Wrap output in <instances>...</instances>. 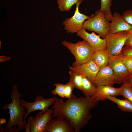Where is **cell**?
Segmentation results:
<instances>
[{"mask_svg": "<svg viewBox=\"0 0 132 132\" xmlns=\"http://www.w3.org/2000/svg\"><path fill=\"white\" fill-rule=\"evenodd\" d=\"M10 97L11 102L2 107L3 110H9V119L4 129L5 132H19L24 129V125L27 122L26 120H23L26 109L20 105L22 95L19 91L16 84L13 85Z\"/></svg>", "mask_w": 132, "mask_h": 132, "instance_id": "1", "label": "cell"}, {"mask_svg": "<svg viewBox=\"0 0 132 132\" xmlns=\"http://www.w3.org/2000/svg\"><path fill=\"white\" fill-rule=\"evenodd\" d=\"M62 98H58L51 109L52 118L62 117L66 119L73 128L75 132H79L92 118L80 114L70 109L64 103Z\"/></svg>", "mask_w": 132, "mask_h": 132, "instance_id": "2", "label": "cell"}, {"mask_svg": "<svg viewBox=\"0 0 132 132\" xmlns=\"http://www.w3.org/2000/svg\"><path fill=\"white\" fill-rule=\"evenodd\" d=\"M61 43L75 57V60L72 63L73 66L78 65L89 60L94 52L88 43L84 39L79 41L76 43L64 40Z\"/></svg>", "mask_w": 132, "mask_h": 132, "instance_id": "3", "label": "cell"}, {"mask_svg": "<svg viewBox=\"0 0 132 132\" xmlns=\"http://www.w3.org/2000/svg\"><path fill=\"white\" fill-rule=\"evenodd\" d=\"M82 28L95 32L102 39H105L110 31V23L106 18L100 9L84 21Z\"/></svg>", "mask_w": 132, "mask_h": 132, "instance_id": "4", "label": "cell"}, {"mask_svg": "<svg viewBox=\"0 0 132 132\" xmlns=\"http://www.w3.org/2000/svg\"><path fill=\"white\" fill-rule=\"evenodd\" d=\"M99 101L95 98L85 96L77 97L73 93L65 104L78 113L92 118L91 110L97 106Z\"/></svg>", "mask_w": 132, "mask_h": 132, "instance_id": "5", "label": "cell"}, {"mask_svg": "<svg viewBox=\"0 0 132 132\" xmlns=\"http://www.w3.org/2000/svg\"><path fill=\"white\" fill-rule=\"evenodd\" d=\"M127 38V31L112 33L110 31L105 38L106 49L109 55L116 56L121 54Z\"/></svg>", "mask_w": 132, "mask_h": 132, "instance_id": "6", "label": "cell"}, {"mask_svg": "<svg viewBox=\"0 0 132 132\" xmlns=\"http://www.w3.org/2000/svg\"><path fill=\"white\" fill-rule=\"evenodd\" d=\"M58 98L53 96L48 99H45L41 95H38L35 100L32 102H28L24 99H21L20 105L25 107L27 111L25 115L23 120L26 121V118L32 112L36 110H41L43 113L46 112L49 106L54 103Z\"/></svg>", "mask_w": 132, "mask_h": 132, "instance_id": "7", "label": "cell"}, {"mask_svg": "<svg viewBox=\"0 0 132 132\" xmlns=\"http://www.w3.org/2000/svg\"><path fill=\"white\" fill-rule=\"evenodd\" d=\"M83 0H79L76 3V10L73 15L66 18L62 23L64 29L67 33L71 34L77 33L81 28L84 21L90 17L80 12L79 10L80 5Z\"/></svg>", "mask_w": 132, "mask_h": 132, "instance_id": "8", "label": "cell"}, {"mask_svg": "<svg viewBox=\"0 0 132 132\" xmlns=\"http://www.w3.org/2000/svg\"><path fill=\"white\" fill-rule=\"evenodd\" d=\"M108 65L113 71L117 84L122 83L124 79L130 74L122 62L121 54L118 55H110Z\"/></svg>", "mask_w": 132, "mask_h": 132, "instance_id": "9", "label": "cell"}, {"mask_svg": "<svg viewBox=\"0 0 132 132\" xmlns=\"http://www.w3.org/2000/svg\"><path fill=\"white\" fill-rule=\"evenodd\" d=\"M77 36L86 40L94 51L105 49L106 48V39L101 38L94 32L89 33L85 29L81 28L76 33Z\"/></svg>", "mask_w": 132, "mask_h": 132, "instance_id": "10", "label": "cell"}, {"mask_svg": "<svg viewBox=\"0 0 132 132\" xmlns=\"http://www.w3.org/2000/svg\"><path fill=\"white\" fill-rule=\"evenodd\" d=\"M70 70L84 75L94 83L99 69L91 59L87 62L75 66H68Z\"/></svg>", "mask_w": 132, "mask_h": 132, "instance_id": "11", "label": "cell"}, {"mask_svg": "<svg viewBox=\"0 0 132 132\" xmlns=\"http://www.w3.org/2000/svg\"><path fill=\"white\" fill-rule=\"evenodd\" d=\"M52 110L49 109L45 112H38L34 117L30 124V132H44L47 123L52 118Z\"/></svg>", "mask_w": 132, "mask_h": 132, "instance_id": "12", "label": "cell"}, {"mask_svg": "<svg viewBox=\"0 0 132 132\" xmlns=\"http://www.w3.org/2000/svg\"><path fill=\"white\" fill-rule=\"evenodd\" d=\"M74 130L67 120L62 117L51 118L44 132H74Z\"/></svg>", "mask_w": 132, "mask_h": 132, "instance_id": "13", "label": "cell"}, {"mask_svg": "<svg viewBox=\"0 0 132 132\" xmlns=\"http://www.w3.org/2000/svg\"><path fill=\"white\" fill-rule=\"evenodd\" d=\"M94 83L96 86H113L117 84L113 71L108 65L99 70L96 77Z\"/></svg>", "mask_w": 132, "mask_h": 132, "instance_id": "14", "label": "cell"}, {"mask_svg": "<svg viewBox=\"0 0 132 132\" xmlns=\"http://www.w3.org/2000/svg\"><path fill=\"white\" fill-rule=\"evenodd\" d=\"M110 23V31L112 33L127 31L132 28V26L124 20L122 15L115 12L113 19Z\"/></svg>", "mask_w": 132, "mask_h": 132, "instance_id": "15", "label": "cell"}, {"mask_svg": "<svg viewBox=\"0 0 132 132\" xmlns=\"http://www.w3.org/2000/svg\"><path fill=\"white\" fill-rule=\"evenodd\" d=\"M121 95V88H116L109 85L97 86L96 93L93 97L99 101L105 100L108 96H116Z\"/></svg>", "mask_w": 132, "mask_h": 132, "instance_id": "16", "label": "cell"}, {"mask_svg": "<svg viewBox=\"0 0 132 132\" xmlns=\"http://www.w3.org/2000/svg\"><path fill=\"white\" fill-rule=\"evenodd\" d=\"M110 56L106 49L94 51L91 59L100 70L108 65Z\"/></svg>", "mask_w": 132, "mask_h": 132, "instance_id": "17", "label": "cell"}, {"mask_svg": "<svg viewBox=\"0 0 132 132\" xmlns=\"http://www.w3.org/2000/svg\"><path fill=\"white\" fill-rule=\"evenodd\" d=\"M82 86L81 91L85 96L93 97L96 92L97 86L94 82L83 75Z\"/></svg>", "mask_w": 132, "mask_h": 132, "instance_id": "18", "label": "cell"}, {"mask_svg": "<svg viewBox=\"0 0 132 132\" xmlns=\"http://www.w3.org/2000/svg\"><path fill=\"white\" fill-rule=\"evenodd\" d=\"M106 98L115 103L122 111L132 113V102L128 99H121L115 96H106Z\"/></svg>", "mask_w": 132, "mask_h": 132, "instance_id": "19", "label": "cell"}, {"mask_svg": "<svg viewBox=\"0 0 132 132\" xmlns=\"http://www.w3.org/2000/svg\"><path fill=\"white\" fill-rule=\"evenodd\" d=\"M70 82L75 88L82 91V75L72 70L69 72Z\"/></svg>", "mask_w": 132, "mask_h": 132, "instance_id": "20", "label": "cell"}, {"mask_svg": "<svg viewBox=\"0 0 132 132\" xmlns=\"http://www.w3.org/2000/svg\"><path fill=\"white\" fill-rule=\"evenodd\" d=\"M112 0H100L101 8V11L104 14L105 16L109 22L111 21L113 19L112 15L111 10Z\"/></svg>", "mask_w": 132, "mask_h": 132, "instance_id": "21", "label": "cell"}, {"mask_svg": "<svg viewBox=\"0 0 132 132\" xmlns=\"http://www.w3.org/2000/svg\"><path fill=\"white\" fill-rule=\"evenodd\" d=\"M79 0H57L58 7L61 11H68Z\"/></svg>", "mask_w": 132, "mask_h": 132, "instance_id": "22", "label": "cell"}, {"mask_svg": "<svg viewBox=\"0 0 132 132\" xmlns=\"http://www.w3.org/2000/svg\"><path fill=\"white\" fill-rule=\"evenodd\" d=\"M120 87L121 95L132 102V87L124 83Z\"/></svg>", "mask_w": 132, "mask_h": 132, "instance_id": "23", "label": "cell"}, {"mask_svg": "<svg viewBox=\"0 0 132 132\" xmlns=\"http://www.w3.org/2000/svg\"><path fill=\"white\" fill-rule=\"evenodd\" d=\"M55 89L52 91V93L55 95H57L62 98H64V92L65 84L60 83H55Z\"/></svg>", "mask_w": 132, "mask_h": 132, "instance_id": "24", "label": "cell"}, {"mask_svg": "<svg viewBox=\"0 0 132 132\" xmlns=\"http://www.w3.org/2000/svg\"><path fill=\"white\" fill-rule=\"evenodd\" d=\"M121 59L130 73H131L132 72V56L124 55L121 53Z\"/></svg>", "mask_w": 132, "mask_h": 132, "instance_id": "25", "label": "cell"}, {"mask_svg": "<svg viewBox=\"0 0 132 132\" xmlns=\"http://www.w3.org/2000/svg\"><path fill=\"white\" fill-rule=\"evenodd\" d=\"M74 88V86L69 81L65 84L64 98L69 99L73 93L72 91Z\"/></svg>", "mask_w": 132, "mask_h": 132, "instance_id": "26", "label": "cell"}, {"mask_svg": "<svg viewBox=\"0 0 132 132\" xmlns=\"http://www.w3.org/2000/svg\"><path fill=\"white\" fill-rule=\"evenodd\" d=\"M122 15L125 21L132 26V10L125 11Z\"/></svg>", "mask_w": 132, "mask_h": 132, "instance_id": "27", "label": "cell"}, {"mask_svg": "<svg viewBox=\"0 0 132 132\" xmlns=\"http://www.w3.org/2000/svg\"><path fill=\"white\" fill-rule=\"evenodd\" d=\"M121 54L124 55L132 56V47L125 45L122 49Z\"/></svg>", "mask_w": 132, "mask_h": 132, "instance_id": "28", "label": "cell"}, {"mask_svg": "<svg viewBox=\"0 0 132 132\" xmlns=\"http://www.w3.org/2000/svg\"><path fill=\"white\" fill-rule=\"evenodd\" d=\"M125 45L132 47V28L127 31V38Z\"/></svg>", "mask_w": 132, "mask_h": 132, "instance_id": "29", "label": "cell"}, {"mask_svg": "<svg viewBox=\"0 0 132 132\" xmlns=\"http://www.w3.org/2000/svg\"><path fill=\"white\" fill-rule=\"evenodd\" d=\"M34 117L30 116L27 119L28 122L26 123L24 125V128L25 129V132H30V128L31 122L33 119Z\"/></svg>", "mask_w": 132, "mask_h": 132, "instance_id": "30", "label": "cell"}, {"mask_svg": "<svg viewBox=\"0 0 132 132\" xmlns=\"http://www.w3.org/2000/svg\"><path fill=\"white\" fill-rule=\"evenodd\" d=\"M11 58L10 57L5 56H0V62H4L10 59Z\"/></svg>", "mask_w": 132, "mask_h": 132, "instance_id": "31", "label": "cell"}, {"mask_svg": "<svg viewBox=\"0 0 132 132\" xmlns=\"http://www.w3.org/2000/svg\"><path fill=\"white\" fill-rule=\"evenodd\" d=\"M6 121L5 119H0V125L5 124L6 122Z\"/></svg>", "mask_w": 132, "mask_h": 132, "instance_id": "32", "label": "cell"}, {"mask_svg": "<svg viewBox=\"0 0 132 132\" xmlns=\"http://www.w3.org/2000/svg\"><path fill=\"white\" fill-rule=\"evenodd\" d=\"M0 132H5V131L4 129V128H3L0 125Z\"/></svg>", "mask_w": 132, "mask_h": 132, "instance_id": "33", "label": "cell"}, {"mask_svg": "<svg viewBox=\"0 0 132 132\" xmlns=\"http://www.w3.org/2000/svg\"><path fill=\"white\" fill-rule=\"evenodd\" d=\"M130 74L132 75V72L131 73H130Z\"/></svg>", "mask_w": 132, "mask_h": 132, "instance_id": "34", "label": "cell"}]
</instances>
